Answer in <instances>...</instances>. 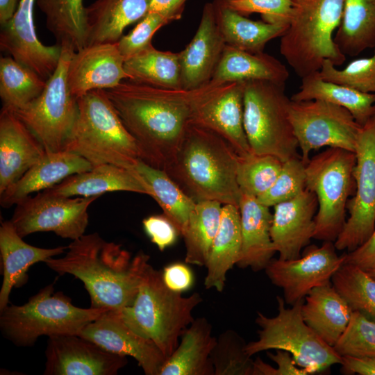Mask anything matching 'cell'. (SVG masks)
<instances>
[{"mask_svg":"<svg viewBox=\"0 0 375 375\" xmlns=\"http://www.w3.org/2000/svg\"><path fill=\"white\" fill-rule=\"evenodd\" d=\"M162 273L165 283L174 291L181 293L190 288L193 284V274L183 263L175 262L169 265L163 269Z\"/></svg>","mask_w":375,"mask_h":375,"instance_id":"816d5d0a","label":"cell"},{"mask_svg":"<svg viewBox=\"0 0 375 375\" xmlns=\"http://www.w3.org/2000/svg\"><path fill=\"white\" fill-rule=\"evenodd\" d=\"M296 101L322 100L348 110L363 126L375 115V93H365L346 85L325 81L319 72L301 78L299 91L291 97Z\"/></svg>","mask_w":375,"mask_h":375,"instance_id":"836d02e7","label":"cell"},{"mask_svg":"<svg viewBox=\"0 0 375 375\" xmlns=\"http://www.w3.org/2000/svg\"><path fill=\"white\" fill-rule=\"evenodd\" d=\"M333 41L344 56L375 47V0H345Z\"/></svg>","mask_w":375,"mask_h":375,"instance_id":"d590c367","label":"cell"},{"mask_svg":"<svg viewBox=\"0 0 375 375\" xmlns=\"http://www.w3.org/2000/svg\"><path fill=\"white\" fill-rule=\"evenodd\" d=\"M352 312L331 283L313 288L301 306L306 324L333 347L345 331Z\"/></svg>","mask_w":375,"mask_h":375,"instance_id":"f546056e","label":"cell"},{"mask_svg":"<svg viewBox=\"0 0 375 375\" xmlns=\"http://www.w3.org/2000/svg\"><path fill=\"white\" fill-rule=\"evenodd\" d=\"M45 190L69 197L101 196L115 191L151 195L149 185L135 169L110 164L93 166L88 171L72 174Z\"/></svg>","mask_w":375,"mask_h":375,"instance_id":"4316f807","label":"cell"},{"mask_svg":"<svg viewBox=\"0 0 375 375\" xmlns=\"http://www.w3.org/2000/svg\"><path fill=\"white\" fill-rule=\"evenodd\" d=\"M135 169L149 185L151 195L180 235L184 231L196 202L163 170L139 160Z\"/></svg>","mask_w":375,"mask_h":375,"instance_id":"8d00e7d4","label":"cell"},{"mask_svg":"<svg viewBox=\"0 0 375 375\" xmlns=\"http://www.w3.org/2000/svg\"><path fill=\"white\" fill-rule=\"evenodd\" d=\"M222 204L216 201L196 203L181 235L188 264L206 267L212 241L218 231Z\"/></svg>","mask_w":375,"mask_h":375,"instance_id":"f35d334b","label":"cell"},{"mask_svg":"<svg viewBox=\"0 0 375 375\" xmlns=\"http://www.w3.org/2000/svg\"><path fill=\"white\" fill-rule=\"evenodd\" d=\"M99 197H69L44 190L17 203L10 221L22 238L51 231L74 240L85 234L88 208Z\"/></svg>","mask_w":375,"mask_h":375,"instance_id":"4fadbf2b","label":"cell"},{"mask_svg":"<svg viewBox=\"0 0 375 375\" xmlns=\"http://www.w3.org/2000/svg\"><path fill=\"white\" fill-rule=\"evenodd\" d=\"M77 101V117L64 150L79 155L92 166L110 164L135 170L142 160L141 151L106 91L91 90Z\"/></svg>","mask_w":375,"mask_h":375,"instance_id":"277c9868","label":"cell"},{"mask_svg":"<svg viewBox=\"0 0 375 375\" xmlns=\"http://www.w3.org/2000/svg\"><path fill=\"white\" fill-rule=\"evenodd\" d=\"M149 258L143 251L132 258L121 244L93 233L72 240L63 257L44 262L60 274L80 279L90 297V307L120 312L133 303Z\"/></svg>","mask_w":375,"mask_h":375,"instance_id":"7a4b0ae2","label":"cell"},{"mask_svg":"<svg viewBox=\"0 0 375 375\" xmlns=\"http://www.w3.org/2000/svg\"><path fill=\"white\" fill-rule=\"evenodd\" d=\"M149 5L150 0H96L85 7L87 45L116 43L126 27L146 16Z\"/></svg>","mask_w":375,"mask_h":375,"instance_id":"83f0119b","label":"cell"},{"mask_svg":"<svg viewBox=\"0 0 375 375\" xmlns=\"http://www.w3.org/2000/svg\"><path fill=\"white\" fill-rule=\"evenodd\" d=\"M10 220L0 226V253L3 265V281L0 290V310L8 305L13 288L26 283L27 272L35 263L45 262L49 258L65 252L67 247L40 248L25 242Z\"/></svg>","mask_w":375,"mask_h":375,"instance_id":"d4e9b609","label":"cell"},{"mask_svg":"<svg viewBox=\"0 0 375 375\" xmlns=\"http://www.w3.org/2000/svg\"><path fill=\"white\" fill-rule=\"evenodd\" d=\"M340 365L344 374L375 375L374 357L342 356Z\"/></svg>","mask_w":375,"mask_h":375,"instance_id":"db71d44e","label":"cell"},{"mask_svg":"<svg viewBox=\"0 0 375 375\" xmlns=\"http://www.w3.org/2000/svg\"><path fill=\"white\" fill-rule=\"evenodd\" d=\"M331 283L352 310L375 321V279L365 270L344 263L333 276Z\"/></svg>","mask_w":375,"mask_h":375,"instance_id":"60d3db41","label":"cell"},{"mask_svg":"<svg viewBox=\"0 0 375 375\" xmlns=\"http://www.w3.org/2000/svg\"><path fill=\"white\" fill-rule=\"evenodd\" d=\"M333 348L341 357L375 358V321L353 310L345 331Z\"/></svg>","mask_w":375,"mask_h":375,"instance_id":"ee69618b","label":"cell"},{"mask_svg":"<svg viewBox=\"0 0 375 375\" xmlns=\"http://www.w3.org/2000/svg\"><path fill=\"white\" fill-rule=\"evenodd\" d=\"M173 353L166 359L160 375H215L210 358L216 337L204 317L194 319L183 331Z\"/></svg>","mask_w":375,"mask_h":375,"instance_id":"f1b7e54d","label":"cell"},{"mask_svg":"<svg viewBox=\"0 0 375 375\" xmlns=\"http://www.w3.org/2000/svg\"><path fill=\"white\" fill-rule=\"evenodd\" d=\"M142 225L151 241L160 251L174 244L180 235L174 224L164 214L146 217Z\"/></svg>","mask_w":375,"mask_h":375,"instance_id":"681fc988","label":"cell"},{"mask_svg":"<svg viewBox=\"0 0 375 375\" xmlns=\"http://www.w3.org/2000/svg\"><path fill=\"white\" fill-rule=\"evenodd\" d=\"M306 188V164L301 156L283 162L281 169L272 185L257 199L272 207L290 200Z\"/></svg>","mask_w":375,"mask_h":375,"instance_id":"bcb514c9","label":"cell"},{"mask_svg":"<svg viewBox=\"0 0 375 375\" xmlns=\"http://www.w3.org/2000/svg\"><path fill=\"white\" fill-rule=\"evenodd\" d=\"M79 335L107 351L133 358L146 375H160L167 359L153 341L128 327L119 312L106 311L83 327Z\"/></svg>","mask_w":375,"mask_h":375,"instance_id":"ac0fdd59","label":"cell"},{"mask_svg":"<svg viewBox=\"0 0 375 375\" xmlns=\"http://www.w3.org/2000/svg\"><path fill=\"white\" fill-rule=\"evenodd\" d=\"M187 0H150L149 12L160 14L171 22L181 18Z\"/></svg>","mask_w":375,"mask_h":375,"instance_id":"11a10c76","label":"cell"},{"mask_svg":"<svg viewBox=\"0 0 375 375\" xmlns=\"http://www.w3.org/2000/svg\"><path fill=\"white\" fill-rule=\"evenodd\" d=\"M87 160L73 152L62 150L46 152L15 183L0 194V203L9 208L31 196L58 184L69 176L90 169Z\"/></svg>","mask_w":375,"mask_h":375,"instance_id":"cb8c5ba5","label":"cell"},{"mask_svg":"<svg viewBox=\"0 0 375 375\" xmlns=\"http://www.w3.org/2000/svg\"><path fill=\"white\" fill-rule=\"evenodd\" d=\"M203 301L199 293L183 297L165 283L162 273L149 263L142 274L133 303L120 312L124 322L153 341L167 358L183 331L194 320L192 312Z\"/></svg>","mask_w":375,"mask_h":375,"instance_id":"5b68a950","label":"cell"},{"mask_svg":"<svg viewBox=\"0 0 375 375\" xmlns=\"http://www.w3.org/2000/svg\"><path fill=\"white\" fill-rule=\"evenodd\" d=\"M375 262V226L369 238L355 250L345 253L344 263L368 269Z\"/></svg>","mask_w":375,"mask_h":375,"instance_id":"f5cc1de1","label":"cell"},{"mask_svg":"<svg viewBox=\"0 0 375 375\" xmlns=\"http://www.w3.org/2000/svg\"><path fill=\"white\" fill-rule=\"evenodd\" d=\"M289 113L305 164L312 151L324 147L355 153L362 126L346 108L322 100H291Z\"/></svg>","mask_w":375,"mask_h":375,"instance_id":"7c38bea8","label":"cell"},{"mask_svg":"<svg viewBox=\"0 0 375 375\" xmlns=\"http://www.w3.org/2000/svg\"><path fill=\"white\" fill-rule=\"evenodd\" d=\"M47 81L11 56L0 59V97L3 107L20 109L35 99L44 90Z\"/></svg>","mask_w":375,"mask_h":375,"instance_id":"ab89813d","label":"cell"},{"mask_svg":"<svg viewBox=\"0 0 375 375\" xmlns=\"http://www.w3.org/2000/svg\"><path fill=\"white\" fill-rule=\"evenodd\" d=\"M319 75L325 81L362 92L375 93V47L373 56L354 60L342 69H338L329 60H325Z\"/></svg>","mask_w":375,"mask_h":375,"instance_id":"f6af8a7d","label":"cell"},{"mask_svg":"<svg viewBox=\"0 0 375 375\" xmlns=\"http://www.w3.org/2000/svg\"><path fill=\"white\" fill-rule=\"evenodd\" d=\"M35 2L20 0L14 17L1 26L0 47L47 81L58 65L62 47L57 44L46 46L38 40L33 22Z\"/></svg>","mask_w":375,"mask_h":375,"instance_id":"d6986e66","label":"cell"},{"mask_svg":"<svg viewBox=\"0 0 375 375\" xmlns=\"http://www.w3.org/2000/svg\"><path fill=\"white\" fill-rule=\"evenodd\" d=\"M17 0H0V24L3 26L10 22L17 11Z\"/></svg>","mask_w":375,"mask_h":375,"instance_id":"9f6ffc18","label":"cell"},{"mask_svg":"<svg viewBox=\"0 0 375 375\" xmlns=\"http://www.w3.org/2000/svg\"><path fill=\"white\" fill-rule=\"evenodd\" d=\"M288 78L286 67L274 56L264 52L250 53L226 45L208 83L217 85L260 80L285 84Z\"/></svg>","mask_w":375,"mask_h":375,"instance_id":"1f68e13d","label":"cell"},{"mask_svg":"<svg viewBox=\"0 0 375 375\" xmlns=\"http://www.w3.org/2000/svg\"><path fill=\"white\" fill-rule=\"evenodd\" d=\"M239 157L222 136L190 123L174 160L164 172L196 203L216 201L238 207Z\"/></svg>","mask_w":375,"mask_h":375,"instance_id":"3957f363","label":"cell"},{"mask_svg":"<svg viewBox=\"0 0 375 375\" xmlns=\"http://www.w3.org/2000/svg\"><path fill=\"white\" fill-rule=\"evenodd\" d=\"M104 90L136 141L142 160L165 171L174 160L190 123L189 92L130 80Z\"/></svg>","mask_w":375,"mask_h":375,"instance_id":"6da1fadb","label":"cell"},{"mask_svg":"<svg viewBox=\"0 0 375 375\" xmlns=\"http://www.w3.org/2000/svg\"><path fill=\"white\" fill-rule=\"evenodd\" d=\"M356 192L348 201L349 217L334 242L337 250H355L375 226V115L362 126L355 150Z\"/></svg>","mask_w":375,"mask_h":375,"instance_id":"5bb4252c","label":"cell"},{"mask_svg":"<svg viewBox=\"0 0 375 375\" xmlns=\"http://www.w3.org/2000/svg\"><path fill=\"white\" fill-rule=\"evenodd\" d=\"M238 208L242 248L236 265L242 269L249 267L255 272L263 270L276 253L270 234V207L256 197L242 194Z\"/></svg>","mask_w":375,"mask_h":375,"instance_id":"484cf974","label":"cell"},{"mask_svg":"<svg viewBox=\"0 0 375 375\" xmlns=\"http://www.w3.org/2000/svg\"><path fill=\"white\" fill-rule=\"evenodd\" d=\"M271 238L278 258L294 260L313 238L318 208L315 194L305 189L294 198L274 206Z\"/></svg>","mask_w":375,"mask_h":375,"instance_id":"44dd1931","label":"cell"},{"mask_svg":"<svg viewBox=\"0 0 375 375\" xmlns=\"http://www.w3.org/2000/svg\"><path fill=\"white\" fill-rule=\"evenodd\" d=\"M242 235L239 208L232 204L222 206L220 224L212 241L206 267L203 282L206 289L224 290L226 275L236 265L240 256Z\"/></svg>","mask_w":375,"mask_h":375,"instance_id":"4dcf8cb0","label":"cell"},{"mask_svg":"<svg viewBox=\"0 0 375 375\" xmlns=\"http://www.w3.org/2000/svg\"><path fill=\"white\" fill-rule=\"evenodd\" d=\"M226 44L218 26L212 2L206 3L190 42L178 52L182 88L193 90L207 85L221 60Z\"/></svg>","mask_w":375,"mask_h":375,"instance_id":"7402d4cb","label":"cell"},{"mask_svg":"<svg viewBox=\"0 0 375 375\" xmlns=\"http://www.w3.org/2000/svg\"><path fill=\"white\" fill-rule=\"evenodd\" d=\"M235 11L247 16L260 14L262 21L288 26L292 15V0H224Z\"/></svg>","mask_w":375,"mask_h":375,"instance_id":"c3c4849f","label":"cell"},{"mask_svg":"<svg viewBox=\"0 0 375 375\" xmlns=\"http://www.w3.org/2000/svg\"><path fill=\"white\" fill-rule=\"evenodd\" d=\"M58 65L35 99L12 110L35 135L46 152L64 150L78 115V101L67 83V69L75 51L61 46Z\"/></svg>","mask_w":375,"mask_h":375,"instance_id":"8fae6325","label":"cell"},{"mask_svg":"<svg viewBox=\"0 0 375 375\" xmlns=\"http://www.w3.org/2000/svg\"><path fill=\"white\" fill-rule=\"evenodd\" d=\"M128 80L159 88L183 90L179 54L153 44L124 62Z\"/></svg>","mask_w":375,"mask_h":375,"instance_id":"e575fe53","label":"cell"},{"mask_svg":"<svg viewBox=\"0 0 375 375\" xmlns=\"http://www.w3.org/2000/svg\"><path fill=\"white\" fill-rule=\"evenodd\" d=\"M365 271L375 279V262Z\"/></svg>","mask_w":375,"mask_h":375,"instance_id":"6f0895ef","label":"cell"},{"mask_svg":"<svg viewBox=\"0 0 375 375\" xmlns=\"http://www.w3.org/2000/svg\"><path fill=\"white\" fill-rule=\"evenodd\" d=\"M283 162L268 154L249 153L240 156L237 181L242 194L258 198L265 193L277 178Z\"/></svg>","mask_w":375,"mask_h":375,"instance_id":"b9f144b4","label":"cell"},{"mask_svg":"<svg viewBox=\"0 0 375 375\" xmlns=\"http://www.w3.org/2000/svg\"><path fill=\"white\" fill-rule=\"evenodd\" d=\"M278 314L267 317L257 312L256 324L258 340L247 344L246 351L252 356L268 350H283L291 354L296 364L309 374L322 372L342 362V357L334 348L320 338L304 322L301 306L304 299L285 306V301L277 296Z\"/></svg>","mask_w":375,"mask_h":375,"instance_id":"9c48e42d","label":"cell"},{"mask_svg":"<svg viewBox=\"0 0 375 375\" xmlns=\"http://www.w3.org/2000/svg\"><path fill=\"white\" fill-rule=\"evenodd\" d=\"M172 22L166 17L149 12L127 35L116 43L125 60L135 56L151 45L155 33L162 26Z\"/></svg>","mask_w":375,"mask_h":375,"instance_id":"7dc6e473","label":"cell"},{"mask_svg":"<svg viewBox=\"0 0 375 375\" xmlns=\"http://www.w3.org/2000/svg\"><path fill=\"white\" fill-rule=\"evenodd\" d=\"M344 260L345 253L338 256L334 242L326 241L297 259L272 258L264 270L272 283L282 289L285 303L292 306L313 288L331 283Z\"/></svg>","mask_w":375,"mask_h":375,"instance_id":"2e32d148","label":"cell"},{"mask_svg":"<svg viewBox=\"0 0 375 375\" xmlns=\"http://www.w3.org/2000/svg\"><path fill=\"white\" fill-rule=\"evenodd\" d=\"M46 153L28 128L10 110L0 113V194Z\"/></svg>","mask_w":375,"mask_h":375,"instance_id":"603a6c76","label":"cell"},{"mask_svg":"<svg viewBox=\"0 0 375 375\" xmlns=\"http://www.w3.org/2000/svg\"><path fill=\"white\" fill-rule=\"evenodd\" d=\"M107 310L76 307L63 293L54 292L51 283L26 303L8 305L1 310L0 328L15 344L28 347L42 335H79L83 327Z\"/></svg>","mask_w":375,"mask_h":375,"instance_id":"52a82bcc","label":"cell"},{"mask_svg":"<svg viewBox=\"0 0 375 375\" xmlns=\"http://www.w3.org/2000/svg\"><path fill=\"white\" fill-rule=\"evenodd\" d=\"M354 152L328 147L306 164V188L317 199L313 238L335 242L346 222L348 198L355 185Z\"/></svg>","mask_w":375,"mask_h":375,"instance_id":"30bf717a","label":"cell"},{"mask_svg":"<svg viewBox=\"0 0 375 375\" xmlns=\"http://www.w3.org/2000/svg\"><path fill=\"white\" fill-rule=\"evenodd\" d=\"M46 19V26L56 44L75 51L87 45L85 7L83 0H36Z\"/></svg>","mask_w":375,"mask_h":375,"instance_id":"74e56055","label":"cell"},{"mask_svg":"<svg viewBox=\"0 0 375 375\" xmlns=\"http://www.w3.org/2000/svg\"><path fill=\"white\" fill-rule=\"evenodd\" d=\"M188 92L190 123L222 136L240 156L251 153L244 128V82L208 83Z\"/></svg>","mask_w":375,"mask_h":375,"instance_id":"9a60e30c","label":"cell"},{"mask_svg":"<svg viewBox=\"0 0 375 375\" xmlns=\"http://www.w3.org/2000/svg\"><path fill=\"white\" fill-rule=\"evenodd\" d=\"M216 20L226 45L258 53L267 43L281 37L288 26L253 21L229 8L224 0H213Z\"/></svg>","mask_w":375,"mask_h":375,"instance_id":"d6a6232c","label":"cell"},{"mask_svg":"<svg viewBox=\"0 0 375 375\" xmlns=\"http://www.w3.org/2000/svg\"><path fill=\"white\" fill-rule=\"evenodd\" d=\"M125 60L117 43L87 45L75 51L69 62L67 83L76 99L94 90H108L128 79Z\"/></svg>","mask_w":375,"mask_h":375,"instance_id":"ffe728a7","label":"cell"},{"mask_svg":"<svg viewBox=\"0 0 375 375\" xmlns=\"http://www.w3.org/2000/svg\"><path fill=\"white\" fill-rule=\"evenodd\" d=\"M247 344L234 330L221 333L210 354L215 375H253L254 360L246 351Z\"/></svg>","mask_w":375,"mask_h":375,"instance_id":"7bdbcfd3","label":"cell"},{"mask_svg":"<svg viewBox=\"0 0 375 375\" xmlns=\"http://www.w3.org/2000/svg\"><path fill=\"white\" fill-rule=\"evenodd\" d=\"M290 101L285 84L244 82V128L251 152L274 156L282 162L300 156L290 118Z\"/></svg>","mask_w":375,"mask_h":375,"instance_id":"ba28073f","label":"cell"},{"mask_svg":"<svg viewBox=\"0 0 375 375\" xmlns=\"http://www.w3.org/2000/svg\"><path fill=\"white\" fill-rule=\"evenodd\" d=\"M345 0H292V15L281 37L280 53L301 78L317 72L325 60L335 66L344 56L333 41Z\"/></svg>","mask_w":375,"mask_h":375,"instance_id":"8992f818","label":"cell"},{"mask_svg":"<svg viewBox=\"0 0 375 375\" xmlns=\"http://www.w3.org/2000/svg\"><path fill=\"white\" fill-rule=\"evenodd\" d=\"M268 357L274 361L277 368L265 362L258 357L254 360L253 375H308V372L299 367L290 353L276 350L275 353L267 352Z\"/></svg>","mask_w":375,"mask_h":375,"instance_id":"f907efd6","label":"cell"},{"mask_svg":"<svg viewBox=\"0 0 375 375\" xmlns=\"http://www.w3.org/2000/svg\"><path fill=\"white\" fill-rule=\"evenodd\" d=\"M45 356L46 375H115L128 361L79 335L49 337Z\"/></svg>","mask_w":375,"mask_h":375,"instance_id":"e0dca14e","label":"cell"}]
</instances>
